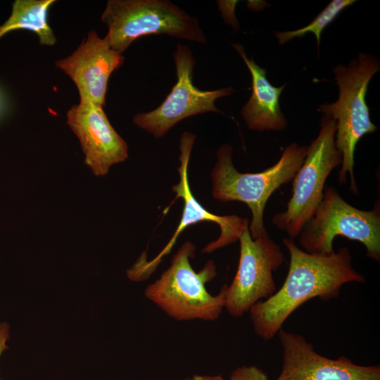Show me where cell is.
<instances>
[{
    "instance_id": "cell-13",
    "label": "cell",
    "mask_w": 380,
    "mask_h": 380,
    "mask_svg": "<svg viewBox=\"0 0 380 380\" xmlns=\"http://www.w3.org/2000/svg\"><path fill=\"white\" fill-rule=\"evenodd\" d=\"M124 61L122 54L91 30L71 55L57 61L55 65L75 84L80 101L103 107L109 77Z\"/></svg>"
},
{
    "instance_id": "cell-12",
    "label": "cell",
    "mask_w": 380,
    "mask_h": 380,
    "mask_svg": "<svg viewBox=\"0 0 380 380\" xmlns=\"http://www.w3.org/2000/svg\"><path fill=\"white\" fill-rule=\"evenodd\" d=\"M67 124L80 140L84 163L96 176L128 158L127 142L110 123L103 107L81 101L67 113Z\"/></svg>"
},
{
    "instance_id": "cell-6",
    "label": "cell",
    "mask_w": 380,
    "mask_h": 380,
    "mask_svg": "<svg viewBox=\"0 0 380 380\" xmlns=\"http://www.w3.org/2000/svg\"><path fill=\"white\" fill-rule=\"evenodd\" d=\"M336 236L361 242L367 256L379 262V200L372 210H362L348 203L334 187H324L322 201L298 235L299 243L310 254L329 255L334 253L333 241Z\"/></svg>"
},
{
    "instance_id": "cell-8",
    "label": "cell",
    "mask_w": 380,
    "mask_h": 380,
    "mask_svg": "<svg viewBox=\"0 0 380 380\" xmlns=\"http://www.w3.org/2000/svg\"><path fill=\"white\" fill-rule=\"evenodd\" d=\"M172 57L177 80L171 91L157 108L138 113L133 118L135 125L156 139L163 137L188 117L207 112L221 113L215 104V101L235 91L232 87L207 91L196 87L193 83L196 60L188 46L177 44Z\"/></svg>"
},
{
    "instance_id": "cell-14",
    "label": "cell",
    "mask_w": 380,
    "mask_h": 380,
    "mask_svg": "<svg viewBox=\"0 0 380 380\" xmlns=\"http://www.w3.org/2000/svg\"><path fill=\"white\" fill-rule=\"evenodd\" d=\"M237 51L248 67L252 77V94L243 106L241 114L248 127L258 131H281L287 126L280 106L279 96L286 84L272 86L267 79L266 70L260 67L253 58H248L243 46L234 43Z\"/></svg>"
},
{
    "instance_id": "cell-2",
    "label": "cell",
    "mask_w": 380,
    "mask_h": 380,
    "mask_svg": "<svg viewBox=\"0 0 380 380\" xmlns=\"http://www.w3.org/2000/svg\"><path fill=\"white\" fill-rule=\"evenodd\" d=\"M379 70L378 58L363 53L347 66H336L333 72L339 89L338 98L334 103L320 105L318 109L336 122L335 145L342 158L338 180L341 184H346L349 174L350 190L355 195L358 194L353 170L356 145L364 135L377 129L370 119L365 97L369 81Z\"/></svg>"
},
{
    "instance_id": "cell-9",
    "label": "cell",
    "mask_w": 380,
    "mask_h": 380,
    "mask_svg": "<svg viewBox=\"0 0 380 380\" xmlns=\"http://www.w3.org/2000/svg\"><path fill=\"white\" fill-rule=\"evenodd\" d=\"M246 224L239 236L240 255L235 277L227 288L224 308L239 317L262 298L275 293L273 272L284 260L280 246L268 234L253 239Z\"/></svg>"
},
{
    "instance_id": "cell-7",
    "label": "cell",
    "mask_w": 380,
    "mask_h": 380,
    "mask_svg": "<svg viewBox=\"0 0 380 380\" xmlns=\"http://www.w3.org/2000/svg\"><path fill=\"white\" fill-rule=\"evenodd\" d=\"M335 120L323 115L319 134L308 146L304 162L293 179V193L286 210L272 217V223L291 239L298 236L312 217L322 201L329 175L341 165V153L335 145Z\"/></svg>"
},
{
    "instance_id": "cell-10",
    "label": "cell",
    "mask_w": 380,
    "mask_h": 380,
    "mask_svg": "<svg viewBox=\"0 0 380 380\" xmlns=\"http://www.w3.org/2000/svg\"><path fill=\"white\" fill-rule=\"evenodd\" d=\"M196 139L195 134L184 132L179 141L180 154L179 166L177 169L179 181L172 187L176 193V198L183 199L184 207L182 217L174 234L162 251L151 262L144 261L141 264L136 263L131 269L134 277L145 278L148 277L157 267L162 258L169 253L182 232L188 227L201 222H215L219 225L220 234L219 237L209 243L203 249V253H210L219 248L233 243L239 240L243 227L249 220L236 215H217L208 211L194 196L189 182L188 168L190 155Z\"/></svg>"
},
{
    "instance_id": "cell-3",
    "label": "cell",
    "mask_w": 380,
    "mask_h": 380,
    "mask_svg": "<svg viewBox=\"0 0 380 380\" xmlns=\"http://www.w3.org/2000/svg\"><path fill=\"white\" fill-rule=\"evenodd\" d=\"M308 146L291 143L283 151L279 160L262 172L242 173L232 162V148L222 144L217 152L211 172L212 195L222 202L241 201L251 209L252 220L248 229L251 237L267 235L263 213L274 191L291 182L303 165Z\"/></svg>"
},
{
    "instance_id": "cell-17",
    "label": "cell",
    "mask_w": 380,
    "mask_h": 380,
    "mask_svg": "<svg viewBox=\"0 0 380 380\" xmlns=\"http://www.w3.org/2000/svg\"><path fill=\"white\" fill-rule=\"evenodd\" d=\"M230 380H268V377L255 366H243L232 372Z\"/></svg>"
},
{
    "instance_id": "cell-5",
    "label": "cell",
    "mask_w": 380,
    "mask_h": 380,
    "mask_svg": "<svg viewBox=\"0 0 380 380\" xmlns=\"http://www.w3.org/2000/svg\"><path fill=\"white\" fill-rule=\"evenodd\" d=\"M101 21L108 27L103 39L120 54L148 34L207 43L197 18L168 0H108Z\"/></svg>"
},
{
    "instance_id": "cell-18",
    "label": "cell",
    "mask_w": 380,
    "mask_h": 380,
    "mask_svg": "<svg viewBox=\"0 0 380 380\" xmlns=\"http://www.w3.org/2000/svg\"><path fill=\"white\" fill-rule=\"evenodd\" d=\"M9 327L6 322L0 323V356L4 350L8 348L6 345L8 338Z\"/></svg>"
},
{
    "instance_id": "cell-15",
    "label": "cell",
    "mask_w": 380,
    "mask_h": 380,
    "mask_svg": "<svg viewBox=\"0 0 380 380\" xmlns=\"http://www.w3.org/2000/svg\"><path fill=\"white\" fill-rule=\"evenodd\" d=\"M55 0H15L10 17L0 25V38L15 30L34 32L39 43L53 46L56 38L49 24L48 14Z\"/></svg>"
},
{
    "instance_id": "cell-1",
    "label": "cell",
    "mask_w": 380,
    "mask_h": 380,
    "mask_svg": "<svg viewBox=\"0 0 380 380\" xmlns=\"http://www.w3.org/2000/svg\"><path fill=\"white\" fill-rule=\"evenodd\" d=\"M283 243L290 255L284 283L249 310L255 333L265 341L272 339L290 315L307 300L337 298L343 284L365 280L352 266V256L346 246L329 255H317L298 247L293 239L284 238Z\"/></svg>"
},
{
    "instance_id": "cell-4",
    "label": "cell",
    "mask_w": 380,
    "mask_h": 380,
    "mask_svg": "<svg viewBox=\"0 0 380 380\" xmlns=\"http://www.w3.org/2000/svg\"><path fill=\"white\" fill-rule=\"evenodd\" d=\"M195 251L196 246L191 241L183 243L170 267L146 287L144 294L177 320L213 321L218 318L224 308L227 285L224 284L217 295L208 293L205 284L216 277V266L213 260H208L196 272L190 262L195 256Z\"/></svg>"
},
{
    "instance_id": "cell-19",
    "label": "cell",
    "mask_w": 380,
    "mask_h": 380,
    "mask_svg": "<svg viewBox=\"0 0 380 380\" xmlns=\"http://www.w3.org/2000/svg\"><path fill=\"white\" fill-rule=\"evenodd\" d=\"M184 380H224L222 376H207V375H194L191 377L186 378Z\"/></svg>"
},
{
    "instance_id": "cell-11",
    "label": "cell",
    "mask_w": 380,
    "mask_h": 380,
    "mask_svg": "<svg viewBox=\"0 0 380 380\" xmlns=\"http://www.w3.org/2000/svg\"><path fill=\"white\" fill-rule=\"evenodd\" d=\"M282 368L276 380H380L379 366H362L341 356L325 357L300 335L281 329Z\"/></svg>"
},
{
    "instance_id": "cell-16",
    "label": "cell",
    "mask_w": 380,
    "mask_h": 380,
    "mask_svg": "<svg viewBox=\"0 0 380 380\" xmlns=\"http://www.w3.org/2000/svg\"><path fill=\"white\" fill-rule=\"evenodd\" d=\"M354 0H333L308 25L296 30L277 32L275 36L280 45L295 37H301L308 32L315 35L319 50L321 35L323 30L331 23L339 13L347 6L355 3Z\"/></svg>"
}]
</instances>
